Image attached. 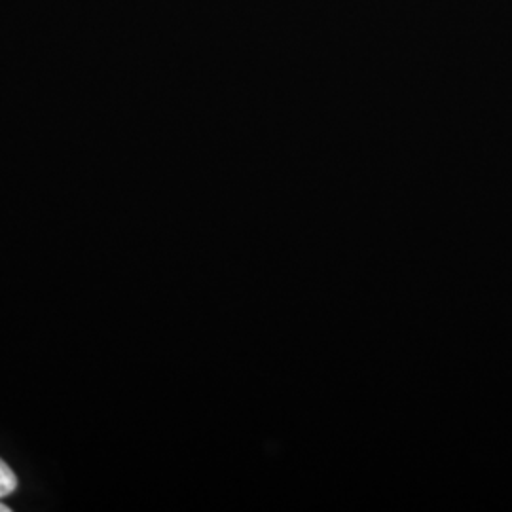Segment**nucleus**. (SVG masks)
<instances>
[{
  "label": "nucleus",
  "mask_w": 512,
  "mask_h": 512,
  "mask_svg": "<svg viewBox=\"0 0 512 512\" xmlns=\"http://www.w3.org/2000/svg\"><path fill=\"white\" fill-rule=\"evenodd\" d=\"M18 488V476L10 469V465L0 459V499L14 494Z\"/></svg>",
  "instance_id": "1"
},
{
  "label": "nucleus",
  "mask_w": 512,
  "mask_h": 512,
  "mask_svg": "<svg viewBox=\"0 0 512 512\" xmlns=\"http://www.w3.org/2000/svg\"><path fill=\"white\" fill-rule=\"evenodd\" d=\"M0 512H10V507L4 505V503H0Z\"/></svg>",
  "instance_id": "2"
}]
</instances>
